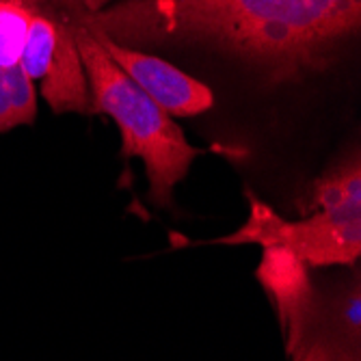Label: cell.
Here are the masks:
<instances>
[{
  "label": "cell",
  "instance_id": "6da1fadb",
  "mask_svg": "<svg viewBox=\"0 0 361 361\" xmlns=\"http://www.w3.org/2000/svg\"><path fill=\"white\" fill-rule=\"evenodd\" d=\"M59 7L121 46H204L243 61L269 85L331 68L357 35L361 0H121L95 13Z\"/></svg>",
  "mask_w": 361,
  "mask_h": 361
},
{
  "label": "cell",
  "instance_id": "7a4b0ae2",
  "mask_svg": "<svg viewBox=\"0 0 361 361\" xmlns=\"http://www.w3.org/2000/svg\"><path fill=\"white\" fill-rule=\"evenodd\" d=\"M257 281L277 312L290 361H361V279L320 286L294 255L264 249Z\"/></svg>",
  "mask_w": 361,
  "mask_h": 361
},
{
  "label": "cell",
  "instance_id": "3957f363",
  "mask_svg": "<svg viewBox=\"0 0 361 361\" xmlns=\"http://www.w3.org/2000/svg\"><path fill=\"white\" fill-rule=\"evenodd\" d=\"M303 208L307 212L303 219L290 221L249 192L245 225L212 245L279 249L307 269L355 267L361 255V162L357 152L314 182Z\"/></svg>",
  "mask_w": 361,
  "mask_h": 361
},
{
  "label": "cell",
  "instance_id": "277c9868",
  "mask_svg": "<svg viewBox=\"0 0 361 361\" xmlns=\"http://www.w3.org/2000/svg\"><path fill=\"white\" fill-rule=\"evenodd\" d=\"M70 22L87 82L91 85L93 113H104L117 123L121 154L126 158L135 156L143 160L149 180V200L156 206H171L173 188L184 180L200 149L184 139L171 115L117 68L85 26L74 20Z\"/></svg>",
  "mask_w": 361,
  "mask_h": 361
},
{
  "label": "cell",
  "instance_id": "5b68a950",
  "mask_svg": "<svg viewBox=\"0 0 361 361\" xmlns=\"http://www.w3.org/2000/svg\"><path fill=\"white\" fill-rule=\"evenodd\" d=\"M89 30V28H87ZM113 59L117 68L133 80L145 95L171 117L200 115L214 104V93L208 85L184 74L169 61L152 56L143 50L121 46L109 39L104 32L89 30Z\"/></svg>",
  "mask_w": 361,
  "mask_h": 361
},
{
  "label": "cell",
  "instance_id": "8992f818",
  "mask_svg": "<svg viewBox=\"0 0 361 361\" xmlns=\"http://www.w3.org/2000/svg\"><path fill=\"white\" fill-rule=\"evenodd\" d=\"M39 82H42L44 100L50 104L54 113H82V115L93 113L87 74H85L80 52L74 39L72 22L68 18H65V28L61 32L54 56Z\"/></svg>",
  "mask_w": 361,
  "mask_h": 361
},
{
  "label": "cell",
  "instance_id": "52a82bcc",
  "mask_svg": "<svg viewBox=\"0 0 361 361\" xmlns=\"http://www.w3.org/2000/svg\"><path fill=\"white\" fill-rule=\"evenodd\" d=\"M37 117V95L32 80L20 65L0 68V135Z\"/></svg>",
  "mask_w": 361,
  "mask_h": 361
},
{
  "label": "cell",
  "instance_id": "ba28073f",
  "mask_svg": "<svg viewBox=\"0 0 361 361\" xmlns=\"http://www.w3.org/2000/svg\"><path fill=\"white\" fill-rule=\"evenodd\" d=\"M32 18L35 16L16 3H0V68L20 65Z\"/></svg>",
  "mask_w": 361,
  "mask_h": 361
},
{
  "label": "cell",
  "instance_id": "9c48e42d",
  "mask_svg": "<svg viewBox=\"0 0 361 361\" xmlns=\"http://www.w3.org/2000/svg\"><path fill=\"white\" fill-rule=\"evenodd\" d=\"M0 3H16L26 11H30L32 16H48L56 0H0Z\"/></svg>",
  "mask_w": 361,
  "mask_h": 361
},
{
  "label": "cell",
  "instance_id": "30bf717a",
  "mask_svg": "<svg viewBox=\"0 0 361 361\" xmlns=\"http://www.w3.org/2000/svg\"><path fill=\"white\" fill-rule=\"evenodd\" d=\"M74 5H78L82 11H87V13H95V11H100V9H104L111 0H72Z\"/></svg>",
  "mask_w": 361,
  "mask_h": 361
}]
</instances>
